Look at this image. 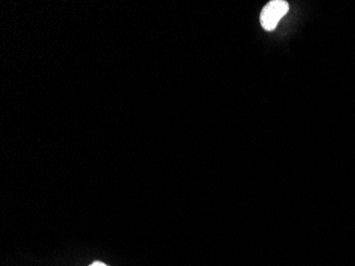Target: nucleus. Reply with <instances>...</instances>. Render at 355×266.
I'll return each instance as SVG.
<instances>
[{"instance_id":"f03ea898","label":"nucleus","mask_w":355,"mask_h":266,"mask_svg":"<svg viewBox=\"0 0 355 266\" xmlns=\"http://www.w3.org/2000/svg\"><path fill=\"white\" fill-rule=\"evenodd\" d=\"M89 266H107V264L103 263V262L101 261H95L94 263H92Z\"/></svg>"},{"instance_id":"f257e3e1","label":"nucleus","mask_w":355,"mask_h":266,"mask_svg":"<svg viewBox=\"0 0 355 266\" xmlns=\"http://www.w3.org/2000/svg\"><path fill=\"white\" fill-rule=\"evenodd\" d=\"M289 6L283 0H272L265 6L261 12V25L266 31L276 29L283 16L288 12Z\"/></svg>"}]
</instances>
